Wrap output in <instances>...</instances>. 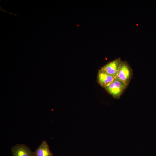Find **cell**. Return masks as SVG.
Returning <instances> with one entry per match:
<instances>
[{
    "label": "cell",
    "mask_w": 156,
    "mask_h": 156,
    "mask_svg": "<svg viewBox=\"0 0 156 156\" xmlns=\"http://www.w3.org/2000/svg\"><path fill=\"white\" fill-rule=\"evenodd\" d=\"M126 87L123 83L115 78L113 81L105 88L113 97L118 98L120 97Z\"/></svg>",
    "instance_id": "cell-1"
},
{
    "label": "cell",
    "mask_w": 156,
    "mask_h": 156,
    "mask_svg": "<svg viewBox=\"0 0 156 156\" xmlns=\"http://www.w3.org/2000/svg\"><path fill=\"white\" fill-rule=\"evenodd\" d=\"M132 74V69L128 64L126 61H123L115 78L120 81L127 86L131 77Z\"/></svg>",
    "instance_id": "cell-2"
},
{
    "label": "cell",
    "mask_w": 156,
    "mask_h": 156,
    "mask_svg": "<svg viewBox=\"0 0 156 156\" xmlns=\"http://www.w3.org/2000/svg\"><path fill=\"white\" fill-rule=\"evenodd\" d=\"M123 62L120 58L110 62L101 68L112 77L115 78L119 68Z\"/></svg>",
    "instance_id": "cell-3"
},
{
    "label": "cell",
    "mask_w": 156,
    "mask_h": 156,
    "mask_svg": "<svg viewBox=\"0 0 156 156\" xmlns=\"http://www.w3.org/2000/svg\"><path fill=\"white\" fill-rule=\"evenodd\" d=\"M13 156H34L33 152L24 144H17L11 149Z\"/></svg>",
    "instance_id": "cell-4"
},
{
    "label": "cell",
    "mask_w": 156,
    "mask_h": 156,
    "mask_svg": "<svg viewBox=\"0 0 156 156\" xmlns=\"http://www.w3.org/2000/svg\"><path fill=\"white\" fill-rule=\"evenodd\" d=\"M115 78L102 68L99 71L98 82L101 86L105 88L112 82Z\"/></svg>",
    "instance_id": "cell-5"
},
{
    "label": "cell",
    "mask_w": 156,
    "mask_h": 156,
    "mask_svg": "<svg viewBox=\"0 0 156 156\" xmlns=\"http://www.w3.org/2000/svg\"><path fill=\"white\" fill-rule=\"evenodd\" d=\"M34 156H53L45 141H42L40 144L33 152Z\"/></svg>",
    "instance_id": "cell-6"
}]
</instances>
